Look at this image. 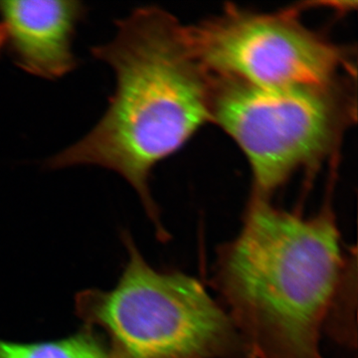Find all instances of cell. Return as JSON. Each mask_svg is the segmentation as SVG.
I'll return each mask as SVG.
<instances>
[{"mask_svg":"<svg viewBox=\"0 0 358 358\" xmlns=\"http://www.w3.org/2000/svg\"><path fill=\"white\" fill-rule=\"evenodd\" d=\"M86 13L81 1H0L4 47L20 69L43 79H60L77 67L73 41Z\"/></svg>","mask_w":358,"mask_h":358,"instance_id":"obj_6","label":"cell"},{"mask_svg":"<svg viewBox=\"0 0 358 358\" xmlns=\"http://www.w3.org/2000/svg\"><path fill=\"white\" fill-rule=\"evenodd\" d=\"M0 358H117L90 331L46 343H17L0 339Z\"/></svg>","mask_w":358,"mask_h":358,"instance_id":"obj_7","label":"cell"},{"mask_svg":"<svg viewBox=\"0 0 358 358\" xmlns=\"http://www.w3.org/2000/svg\"><path fill=\"white\" fill-rule=\"evenodd\" d=\"M357 119V78L271 88L213 76L211 122L243 152L257 196L333 159Z\"/></svg>","mask_w":358,"mask_h":358,"instance_id":"obj_3","label":"cell"},{"mask_svg":"<svg viewBox=\"0 0 358 358\" xmlns=\"http://www.w3.org/2000/svg\"><path fill=\"white\" fill-rule=\"evenodd\" d=\"M115 25L112 41L91 49L115 72L109 107L95 128L47 166L88 164L119 173L138 193L159 239L166 240L150 176L211 122L213 76L193 52L186 25L166 9L138 7Z\"/></svg>","mask_w":358,"mask_h":358,"instance_id":"obj_1","label":"cell"},{"mask_svg":"<svg viewBox=\"0 0 358 358\" xmlns=\"http://www.w3.org/2000/svg\"><path fill=\"white\" fill-rule=\"evenodd\" d=\"M355 266L331 205L305 217L252 194L212 280L252 357L322 358L320 336Z\"/></svg>","mask_w":358,"mask_h":358,"instance_id":"obj_2","label":"cell"},{"mask_svg":"<svg viewBox=\"0 0 358 358\" xmlns=\"http://www.w3.org/2000/svg\"><path fill=\"white\" fill-rule=\"evenodd\" d=\"M4 49V36L3 33H2L1 29H0V54H1V51Z\"/></svg>","mask_w":358,"mask_h":358,"instance_id":"obj_8","label":"cell"},{"mask_svg":"<svg viewBox=\"0 0 358 358\" xmlns=\"http://www.w3.org/2000/svg\"><path fill=\"white\" fill-rule=\"evenodd\" d=\"M301 11L259 13L229 3L215 16L186 26V33L214 77L271 88L357 78L352 49L303 24Z\"/></svg>","mask_w":358,"mask_h":358,"instance_id":"obj_5","label":"cell"},{"mask_svg":"<svg viewBox=\"0 0 358 358\" xmlns=\"http://www.w3.org/2000/svg\"><path fill=\"white\" fill-rule=\"evenodd\" d=\"M124 240L129 261L117 286L77 301L81 317L109 334L117 358H253L199 280L155 270L131 238Z\"/></svg>","mask_w":358,"mask_h":358,"instance_id":"obj_4","label":"cell"}]
</instances>
